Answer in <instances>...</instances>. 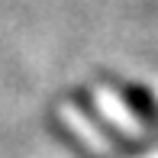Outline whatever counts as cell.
Listing matches in <instances>:
<instances>
[{
  "label": "cell",
  "mask_w": 158,
  "mask_h": 158,
  "mask_svg": "<svg viewBox=\"0 0 158 158\" xmlns=\"http://www.w3.org/2000/svg\"><path fill=\"white\" fill-rule=\"evenodd\" d=\"M58 132L77 158H158V94L135 81H97L64 97Z\"/></svg>",
  "instance_id": "cell-1"
}]
</instances>
